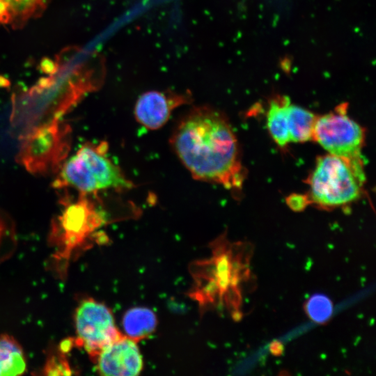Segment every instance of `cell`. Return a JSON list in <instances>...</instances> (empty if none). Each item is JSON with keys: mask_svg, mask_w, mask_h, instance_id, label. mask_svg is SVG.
Masks as SVG:
<instances>
[{"mask_svg": "<svg viewBox=\"0 0 376 376\" xmlns=\"http://www.w3.org/2000/svg\"><path fill=\"white\" fill-rule=\"evenodd\" d=\"M9 16L6 6L3 0H0V24H8Z\"/></svg>", "mask_w": 376, "mask_h": 376, "instance_id": "2e32d148", "label": "cell"}, {"mask_svg": "<svg viewBox=\"0 0 376 376\" xmlns=\"http://www.w3.org/2000/svg\"><path fill=\"white\" fill-rule=\"evenodd\" d=\"M126 336L136 342L150 336L157 326V318L150 309L136 307L128 310L123 319Z\"/></svg>", "mask_w": 376, "mask_h": 376, "instance_id": "9c48e42d", "label": "cell"}, {"mask_svg": "<svg viewBox=\"0 0 376 376\" xmlns=\"http://www.w3.org/2000/svg\"><path fill=\"white\" fill-rule=\"evenodd\" d=\"M26 366L24 352L19 343L8 335L0 336V376L22 375Z\"/></svg>", "mask_w": 376, "mask_h": 376, "instance_id": "4fadbf2b", "label": "cell"}, {"mask_svg": "<svg viewBox=\"0 0 376 376\" xmlns=\"http://www.w3.org/2000/svg\"><path fill=\"white\" fill-rule=\"evenodd\" d=\"M95 359L97 370L102 375L134 376L143 368L136 342L124 335L104 347Z\"/></svg>", "mask_w": 376, "mask_h": 376, "instance_id": "8992f818", "label": "cell"}, {"mask_svg": "<svg viewBox=\"0 0 376 376\" xmlns=\"http://www.w3.org/2000/svg\"><path fill=\"white\" fill-rule=\"evenodd\" d=\"M75 327L79 344L93 359L104 347L123 336L110 309L91 299L84 300L77 308Z\"/></svg>", "mask_w": 376, "mask_h": 376, "instance_id": "277c9868", "label": "cell"}, {"mask_svg": "<svg viewBox=\"0 0 376 376\" xmlns=\"http://www.w3.org/2000/svg\"><path fill=\"white\" fill-rule=\"evenodd\" d=\"M305 310L312 320L318 323H323L332 315L333 305L327 297L316 294L306 301Z\"/></svg>", "mask_w": 376, "mask_h": 376, "instance_id": "9a60e30c", "label": "cell"}, {"mask_svg": "<svg viewBox=\"0 0 376 376\" xmlns=\"http://www.w3.org/2000/svg\"><path fill=\"white\" fill-rule=\"evenodd\" d=\"M6 6L10 25L13 29L23 27L29 21L39 17L51 0H3Z\"/></svg>", "mask_w": 376, "mask_h": 376, "instance_id": "7c38bea8", "label": "cell"}, {"mask_svg": "<svg viewBox=\"0 0 376 376\" xmlns=\"http://www.w3.org/2000/svg\"><path fill=\"white\" fill-rule=\"evenodd\" d=\"M317 116L295 104L288 106V126L290 142H306L313 139Z\"/></svg>", "mask_w": 376, "mask_h": 376, "instance_id": "8fae6325", "label": "cell"}, {"mask_svg": "<svg viewBox=\"0 0 376 376\" xmlns=\"http://www.w3.org/2000/svg\"><path fill=\"white\" fill-rule=\"evenodd\" d=\"M107 150L106 143L99 146L86 144L77 153L84 159L98 190L114 189L122 191L133 188V182L107 157Z\"/></svg>", "mask_w": 376, "mask_h": 376, "instance_id": "52a82bcc", "label": "cell"}, {"mask_svg": "<svg viewBox=\"0 0 376 376\" xmlns=\"http://www.w3.org/2000/svg\"><path fill=\"white\" fill-rule=\"evenodd\" d=\"M313 139L329 154L338 157L359 158L364 142L363 128L347 115L344 104L334 111L317 117Z\"/></svg>", "mask_w": 376, "mask_h": 376, "instance_id": "3957f363", "label": "cell"}, {"mask_svg": "<svg viewBox=\"0 0 376 376\" xmlns=\"http://www.w3.org/2000/svg\"><path fill=\"white\" fill-rule=\"evenodd\" d=\"M366 180L361 157L328 154L319 158L309 179L310 196L322 206L336 207L355 201Z\"/></svg>", "mask_w": 376, "mask_h": 376, "instance_id": "7a4b0ae2", "label": "cell"}, {"mask_svg": "<svg viewBox=\"0 0 376 376\" xmlns=\"http://www.w3.org/2000/svg\"><path fill=\"white\" fill-rule=\"evenodd\" d=\"M102 223V219L83 201L70 205L63 217V226L70 240L79 242Z\"/></svg>", "mask_w": 376, "mask_h": 376, "instance_id": "ba28073f", "label": "cell"}, {"mask_svg": "<svg viewBox=\"0 0 376 376\" xmlns=\"http://www.w3.org/2000/svg\"><path fill=\"white\" fill-rule=\"evenodd\" d=\"M171 146L195 180L238 189L244 174L236 136L219 110L194 107L176 124Z\"/></svg>", "mask_w": 376, "mask_h": 376, "instance_id": "6da1fadb", "label": "cell"}, {"mask_svg": "<svg viewBox=\"0 0 376 376\" xmlns=\"http://www.w3.org/2000/svg\"><path fill=\"white\" fill-rule=\"evenodd\" d=\"M62 176L66 182L81 192L92 193L98 191L97 184L84 159L77 153L65 164Z\"/></svg>", "mask_w": 376, "mask_h": 376, "instance_id": "5bb4252c", "label": "cell"}, {"mask_svg": "<svg viewBox=\"0 0 376 376\" xmlns=\"http://www.w3.org/2000/svg\"><path fill=\"white\" fill-rule=\"evenodd\" d=\"M290 102L287 97L273 99L267 113V124L269 133L281 147L290 142L288 126V106Z\"/></svg>", "mask_w": 376, "mask_h": 376, "instance_id": "30bf717a", "label": "cell"}, {"mask_svg": "<svg viewBox=\"0 0 376 376\" xmlns=\"http://www.w3.org/2000/svg\"><path fill=\"white\" fill-rule=\"evenodd\" d=\"M192 100L190 91H150L139 96L134 106V114L141 125L148 130H156L167 123L176 108L190 104Z\"/></svg>", "mask_w": 376, "mask_h": 376, "instance_id": "5b68a950", "label": "cell"}]
</instances>
